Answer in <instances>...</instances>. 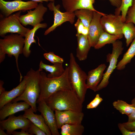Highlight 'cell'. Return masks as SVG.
Wrapping results in <instances>:
<instances>
[{
    "mask_svg": "<svg viewBox=\"0 0 135 135\" xmlns=\"http://www.w3.org/2000/svg\"><path fill=\"white\" fill-rule=\"evenodd\" d=\"M68 67L66 66L64 72L61 76L49 78L45 73L40 72V91L37 103L42 100L46 101L52 94L61 90H73L68 76Z\"/></svg>",
    "mask_w": 135,
    "mask_h": 135,
    "instance_id": "obj_1",
    "label": "cell"
},
{
    "mask_svg": "<svg viewBox=\"0 0 135 135\" xmlns=\"http://www.w3.org/2000/svg\"><path fill=\"white\" fill-rule=\"evenodd\" d=\"M46 102L54 111L72 110L82 112L83 103L73 90L58 91L51 95Z\"/></svg>",
    "mask_w": 135,
    "mask_h": 135,
    "instance_id": "obj_2",
    "label": "cell"
},
{
    "mask_svg": "<svg viewBox=\"0 0 135 135\" xmlns=\"http://www.w3.org/2000/svg\"><path fill=\"white\" fill-rule=\"evenodd\" d=\"M40 71L38 69L35 70L32 68L27 72L26 86L24 91L19 96L13 100L11 102L23 101L28 104L34 112L37 110L36 104L40 93Z\"/></svg>",
    "mask_w": 135,
    "mask_h": 135,
    "instance_id": "obj_3",
    "label": "cell"
},
{
    "mask_svg": "<svg viewBox=\"0 0 135 135\" xmlns=\"http://www.w3.org/2000/svg\"><path fill=\"white\" fill-rule=\"evenodd\" d=\"M68 76L73 90L83 103L87 89L86 80L87 75L77 63L74 54L70 55Z\"/></svg>",
    "mask_w": 135,
    "mask_h": 135,
    "instance_id": "obj_4",
    "label": "cell"
},
{
    "mask_svg": "<svg viewBox=\"0 0 135 135\" xmlns=\"http://www.w3.org/2000/svg\"><path fill=\"white\" fill-rule=\"evenodd\" d=\"M24 37L18 34L11 33L5 36L3 39H0V50L9 57L14 56L15 57L17 70L20 75V82L21 81L23 77L19 68L18 58L19 55L22 53L24 43Z\"/></svg>",
    "mask_w": 135,
    "mask_h": 135,
    "instance_id": "obj_5",
    "label": "cell"
},
{
    "mask_svg": "<svg viewBox=\"0 0 135 135\" xmlns=\"http://www.w3.org/2000/svg\"><path fill=\"white\" fill-rule=\"evenodd\" d=\"M22 11L5 17L0 14V36L4 38L8 33H16L24 37L30 29L24 27L20 23L19 18Z\"/></svg>",
    "mask_w": 135,
    "mask_h": 135,
    "instance_id": "obj_6",
    "label": "cell"
},
{
    "mask_svg": "<svg viewBox=\"0 0 135 135\" xmlns=\"http://www.w3.org/2000/svg\"><path fill=\"white\" fill-rule=\"evenodd\" d=\"M112 52L106 56V61L109 65L104 73L102 80L97 86V91L106 87L109 83V79L114 70L116 68L118 58L122 53L124 49L122 41L119 40L112 44Z\"/></svg>",
    "mask_w": 135,
    "mask_h": 135,
    "instance_id": "obj_7",
    "label": "cell"
},
{
    "mask_svg": "<svg viewBox=\"0 0 135 135\" xmlns=\"http://www.w3.org/2000/svg\"><path fill=\"white\" fill-rule=\"evenodd\" d=\"M38 5V2L31 0L24 2L22 0H14L9 2L0 0V14L7 17L16 12H24L35 8Z\"/></svg>",
    "mask_w": 135,
    "mask_h": 135,
    "instance_id": "obj_8",
    "label": "cell"
},
{
    "mask_svg": "<svg viewBox=\"0 0 135 135\" xmlns=\"http://www.w3.org/2000/svg\"><path fill=\"white\" fill-rule=\"evenodd\" d=\"M47 6L50 11L53 12L54 20L52 25L45 31L44 35L53 31L57 27L65 22H68L72 24L74 23L76 16L74 12H61L60 10V5L58 4L55 6L54 2H50Z\"/></svg>",
    "mask_w": 135,
    "mask_h": 135,
    "instance_id": "obj_9",
    "label": "cell"
},
{
    "mask_svg": "<svg viewBox=\"0 0 135 135\" xmlns=\"http://www.w3.org/2000/svg\"><path fill=\"white\" fill-rule=\"evenodd\" d=\"M31 122L23 115L18 116L14 114L9 116L6 120H0V127L6 130L8 135H11L12 132L18 129H21L27 132Z\"/></svg>",
    "mask_w": 135,
    "mask_h": 135,
    "instance_id": "obj_10",
    "label": "cell"
},
{
    "mask_svg": "<svg viewBox=\"0 0 135 135\" xmlns=\"http://www.w3.org/2000/svg\"><path fill=\"white\" fill-rule=\"evenodd\" d=\"M100 22L104 31L113 35L123 34L122 28L124 22L121 15L105 14L102 16Z\"/></svg>",
    "mask_w": 135,
    "mask_h": 135,
    "instance_id": "obj_11",
    "label": "cell"
},
{
    "mask_svg": "<svg viewBox=\"0 0 135 135\" xmlns=\"http://www.w3.org/2000/svg\"><path fill=\"white\" fill-rule=\"evenodd\" d=\"M55 112L58 129H60L64 124H81L84 116L82 112L72 110H56Z\"/></svg>",
    "mask_w": 135,
    "mask_h": 135,
    "instance_id": "obj_12",
    "label": "cell"
},
{
    "mask_svg": "<svg viewBox=\"0 0 135 135\" xmlns=\"http://www.w3.org/2000/svg\"><path fill=\"white\" fill-rule=\"evenodd\" d=\"M47 10V8L40 2L34 10H28L26 14L20 15V22L24 26L29 25L33 27L44 20V16Z\"/></svg>",
    "mask_w": 135,
    "mask_h": 135,
    "instance_id": "obj_13",
    "label": "cell"
},
{
    "mask_svg": "<svg viewBox=\"0 0 135 135\" xmlns=\"http://www.w3.org/2000/svg\"><path fill=\"white\" fill-rule=\"evenodd\" d=\"M105 14L99 11H94L93 16L88 28V38L91 47L96 44L101 34L104 31L101 24L100 19Z\"/></svg>",
    "mask_w": 135,
    "mask_h": 135,
    "instance_id": "obj_14",
    "label": "cell"
},
{
    "mask_svg": "<svg viewBox=\"0 0 135 135\" xmlns=\"http://www.w3.org/2000/svg\"><path fill=\"white\" fill-rule=\"evenodd\" d=\"M38 104L37 110L43 117L45 122L50 128L52 135H60L54 110L44 100L41 101Z\"/></svg>",
    "mask_w": 135,
    "mask_h": 135,
    "instance_id": "obj_15",
    "label": "cell"
},
{
    "mask_svg": "<svg viewBox=\"0 0 135 135\" xmlns=\"http://www.w3.org/2000/svg\"><path fill=\"white\" fill-rule=\"evenodd\" d=\"M106 67L105 64H102L88 72L86 80L88 89L92 90L94 92L97 91V86L102 79L104 72Z\"/></svg>",
    "mask_w": 135,
    "mask_h": 135,
    "instance_id": "obj_16",
    "label": "cell"
},
{
    "mask_svg": "<svg viewBox=\"0 0 135 135\" xmlns=\"http://www.w3.org/2000/svg\"><path fill=\"white\" fill-rule=\"evenodd\" d=\"M95 0H62L63 8L66 11L74 12L81 9H86L98 12L94 8Z\"/></svg>",
    "mask_w": 135,
    "mask_h": 135,
    "instance_id": "obj_17",
    "label": "cell"
},
{
    "mask_svg": "<svg viewBox=\"0 0 135 135\" xmlns=\"http://www.w3.org/2000/svg\"><path fill=\"white\" fill-rule=\"evenodd\" d=\"M26 82V78L25 76L23 80L17 86L9 91L5 90L0 95V110L4 105L11 102L22 94L25 88Z\"/></svg>",
    "mask_w": 135,
    "mask_h": 135,
    "instance_id": "obj_18",
    "label": "cell"
},
{
    "mask_svg": "<svg viewBox=\"0 0 135 135\" xmlns=\"http://www.w3.org/2000/svg\"><path fill=\"white\" fill-rule=\"evenodd\" d=\"M30 106L25 102H10L4 105L0 110V120L21 111L30 108Z\"/></svg>",
    "mask_w": 135,
    "mask_h": 135,
    "instance_id": "obj_19",
    "label": "cell"
},
{
    "mask_svg": "<svg viewBox=\"0 0 135 135\" xmlns=\"http://www.w3.org/2000/svg\"><path fill=\"white\" fill-rule=\"evenodd\" d=\"M47 26L46 23H40L33 27L31 30H29L25 35L24 45L23 48L22 54L26 58H28L31 52L30 48L32 44L33 43H36V40L34 37L36 31L40 28H45Z\"/></svg>",
    "mask_w": 135,
    "mask_h": 135,
    "instance_id": "obj_20",
    "label": "cell"
},
{
    "mask_svg": "<svg viewBox=\"0 0 135 135\" xmlns=\"http://www.w3.org/2000/svg\"><path fill=\"white\" fill-rule=\"evenodd\" d=\"M23 116L29 119L32 122L43 130L46 135H52L50 128L45 122L44 119L40 114L34 113V111L32 108L26 110Z\"/></svg>",
    "mask_w": 135,
    "mask_h": 135,
    "instance_id": "obj_21",
    "label": "cell"
},
{
    "mask_svg": "<svg viewBox=\"0 0 135 135\" xmlns=\"http://www.w3.org/2000/svg\"><path fill=\"white\" fill-rule=\"evenodd\" d=\"M76 36L78 42L76 56L80 61L85 60L87 58L91 47L90 45L88 36L79 34Z\"/></svg>",
    "mask_w": 135,
    "mask_h": 135,
    "instance_id": "obj_22",
    "label": "cell"
},
{
    "mask_svg": "<svg viewBox=\"0 0 135 135\" xmlns=\"http://www.w3.org/2000/svg\"><path fill=\"white\" fill-rule=\"evenodd\" d=\"M38 70L41 72L44 70L47 72H49L50 74L47 76V77L49 78L60 76L63 74L65 70L62 64L56 63L50 65L44 64L42 60L40 62Z\"/></svg>",
    "mask_w": 135,
    "mask_h": 135,
    "instance_id": "obj_23",
    "label": "cell"
},
{
    "mask_svg": "<svg viewBox=\"0 0 135 135\" xmlns=\"http://www.w3.org/2000/svg\"><path fill=\"white\" fill-rule=\"evenodd\" d=\"M123 34L113 35L104 31L100 36L98 41L94 47L96 49H98L107 44H112L116 40L122 38Z\"/></svg>",
    "mask_w": 135,
    "mask_h": 135,
    "instance_id": "obj_24",
    "label": "cell"
},
{
    "mask_svg": "<svg viewBox=\"0 0 135 135\" xmlns=\"http://www.w3.org/2000/svg\"><path fill=\"white\" fill-rule=\"evenodd\" d=\"M135 56V38L127 51L124 54L122 59L118 63L116 68L122 70L125 68L126 66L130 63Z\"/></svg>",
    "mask_w": 135,
    "mask_h": 135,
    "instance_id": "obj_25",
    "label": "cell"
},
{
    "mask_svg": "<svg viewBox=\"0 0 135 135\" xmlns=\"http://www.w3.org/2000/svg\"><path fill=\"white\" fill-rule=\"evenodd\" d=\"M84 128L81 124H64L61 127L60 134L62 135H82Z\"/></svg>",
    "mask_w": 135,
    "mask_h": 135,
    "instance_id": "obj_26",
    "label": "cell"
},
{
    "mask_svg": "<svg viewBox=\"0 0 135 135\" xmlns=\"http://www.w3.org/2000/svg\"><path fill=\"white\" fill-rule=\"evenodd\" d=\"M94 11L86 9H81L74 12L76 16L80 19L86 27L89 28L92 19Z\"/></svg>",
    "mask_w": 135,
    "mask_h": 135,
    "instance_id": "obj_27",
    "label": "cell"
},
{
    "mask_svg": "<svg viewBox=\"0 0 135 135\" xmlns=\"http://www.w3.org/2000/svg\"><path fill=\"white\" fill-rule=\"evenodd\" d=\"M122 33L126 39V46H128L135 38V26L132 23L124 22L122 28Z\"/></svg>",
    "mask_w": 135,
    "mask_h": 135,
    "instance_id": "obj_28",
    "label": "cell"
},
{
    "mask_svg": "<svg viewBox=\"0 0 135 135\" xmlns=\"http://www.w3.org/2000/svg\"><path fill=\"white\" fill-rule=\"evenodd\" d=\"M112 105L114 108L122 114H125L128 116L132 112L134 108L133 104H129L126 102L120 100L114 102Z\"/></svg>",
    "mask_w": 135,
    "mask_h": 135,
    "instance_id": "obj_29",
    "label": "cell"
},
{
    "mask_svg": "<svg viewBox=\"0 0 135 135\" xmlns=\"http://www.w3.org/2000/svg\"><path fill=\"white\" fill-rule=\"evenodd\" d=\"M133 0H121L122 3L120 6L116 10L115 14L120 15L121 12L122 20L124 22L127 11L129 8L132 6Z\"/></svg>",
    "mask_w": 135,
    "mask_h": 135,
    "instance_id": "obj_30",
    "label": "cell"
},
{
    "mask_svg": "<svg viewBox=\"0 0 135 135\" xmlns=\"http://www.w3.org/2000/svg\"><path fill=\"white\" fill-rule=\"evenodd\" d=\"M131 22L135 25V0H133L132 6L128 8L126 14L125 23Z\"/></svg>",
    "mask_w": 135,
    "mask_h": 135,
    "instance_id": "obj_31",
    "label": "cell"
},
{
    "mask_svg": "<svg viewBox=\"0 0 135 135\" xmlns=\"http://www.w3.org/2000/svg\"><path fill=\"white\" fill-rule=\"evenodd\" d=\"M43 56L44 58L53 64L56 63L63 64L64 59L60 56L54 54L52 52L44 53Z\"/></svg>",
    "mask_w": 135,
    "mask_h": 135,
    "instance_id": "obj_32",
    "label": "cell"
},
{
    "mask_svg": "<svg viewBox=\"0 0 135 135\" xmlns=\"http://www.w3.org/2000/svg\"><path fill=\"white\" fill-rule=\"evenodd\" d=\"M74 25L77 30L76 36L79 34L88 36V28L84 26L80 19L78 18Z\"/></svg>",
    "mask_w": 135,
    "mask_h": 135,
    "instance_id": "obj_33",
    "label": "cell"
},
{
    "mask_svg": "<svg viewBox=\"0 0 135 135\" xmlns=\"http://www.w3.org/2000/svg\"><path fill=\"white\" fill-rule=\"evenodd\" d=\"M27 132L31 135H46L43 130L32 122L28 128Z\"/></svg>",
    "mask_w": 135,
    "mask_h": 135,
    "instance_id": "obj_34",
    "label": "cell"
},
{
    "mask_svg": "<svg viewBox=\"0 0 135 135\" xmlns=\"http://www.w3.org/2000/svg\"><path fill=\"white\" fill-rule=\"evenodd\" d=\"M103 99L98 94H97L94 99L91 101L86 106L88 109L96 108L102 101Z\"/></svg>",
    "mask_w": 135,
    "mask_h": 135,
    "instance_id": "obj_35",
    "label": "cell"
},
{
    "mask_svg": "<svg viewBox=\"0 0 135 135\" xmlns=\"http://www.w3.org/2000/svg\"><path fill=\"white\" fill-rule=\"evenodd\" d=\"M118 126L122 135H135V131H131L128 130L124 127L122 124H118Z\"/></svg>",
    "mask_w": 135,
    "mask_h": 135,
    "instance_id": "obj_36",
    "label": "cell"
},
{
    "mask_svg": "<svg viewBox=\"0 0 135 135\" xmlns=\"http://www.w3.org/2000/svg\"><path fill=\"white\" fill-rule=\"evenodd\" d=\"M127 129L131 131H135V120L132 122H127L122 123Z\"/></svg>",
    "mask_w": 135,
    "mask_h": 135,
    "instance_id": "obj_37",
    "label": "cell"
},
{
    "mask_svg": "<svg viewBox=\"0 0 135 135\" xmlns=\"http://www.w3.org/2000/svg\"><path fill=\"white\" fill-rule=\"evenodd\" d=\"M131 103L134 105V108L132 112L128 116V122H130L135 120V98L132 100Z\"/></svg>",
    "mask_w": 135,
    "mask_h": 135,
    "instance_id": "obj_38",
    "label": "cell"
},
{
    "mask_svg": "<svg viewBox=\"0 0 135 135\" xmlns=\"http://www.w3.org/2000/svg\"><path fill=\"white\" fill-rule=\"evenodd\" d=\"M112 6L116 8H119L120 6L121 3V0H108Z\"/></svg>",
    "mask_w": 135,
    "mask_h": 135,
    "instance_id": "obj_39",
    "label": "cell"
},
{
    "mask_svg": "<svg viewBox=\"0 0 135 135\" xmlns=\"http://www.w3.org/2000/svg\"><path fill=\"white\" fill-rule=\"evenodd\" d=\"M13 135H31L25 130H21L20 132H18L15 130L12 133Z\"/></svg>",
    "mask_w": 135,
    "mask_h": 135,
    "instance_id": "obj_40",
    "label": "cell"
},
{
    "mask_svg": "<svg viewBox=\"0 0 135 135\" xmlns=\"http://www.w3.org/2000/svg\"><path fill=\"white\" fill-rule=\"evenodd\" d=\"M6 54L2 51L0 50V63L2 62L4 60Z\"/></svg>",
    "mask_w": 135,
    "mask_h": 135,
    "instance_id": "obj_41",
    "label": "cell"
},
{
    "mask_svg": "<svg viewBox=\"0 0 135 135\" xmlns=\"http://www.w3.org/2000/svg\"><path fill=\"white\" fill-rule=\"evenodd\" d=\"M4 84V82L3 81L0 80V95L5 91V88L3 87Z\"/></svg>",
    "mask_w": 135,
    "mask_h": 135,
    "instance_id": "obj_42",
    "label": "cell"
},
{
    "mask_svg": "<svg viewBox=\"0 0 135 135\" xmlns=\"http://www.w3.org/2000/svg\"><path fill=\"white\" fill-rule=\"evenodd\" d=\"M31 1L42 3L43 2H48V1L54 2V0H30Z\"/></svg>",
    "mask_w": 135,
    "mask_h": 135,
    "instance_id": "obj_43",
    "label": "cell"
},
{
    "mask_svg": "<svg viewBox=\"0 0 135 135\" xmlns=\"http://www.w3.org/2000/svg\"><path fill=\"white\" fill-rule=\"evenodd\" d=\"M4 130L0 127V135H8L4 131Z\"/></svg>",
    "mask_w": 135,
    "mask_h": 135,
    "instance_id": "obj_44",
    "label": "cell"
},
{
    "mask_svg": "<svg viewBox=\"0 0 135 135\" xmlns=\"http://www.w3.org/2000/svg\"></svg>",
    "mask_w": 135,
    "mask_h": 135,
    "instance_id": "obj_45",
    "label": "cell"
}]
</instances>
